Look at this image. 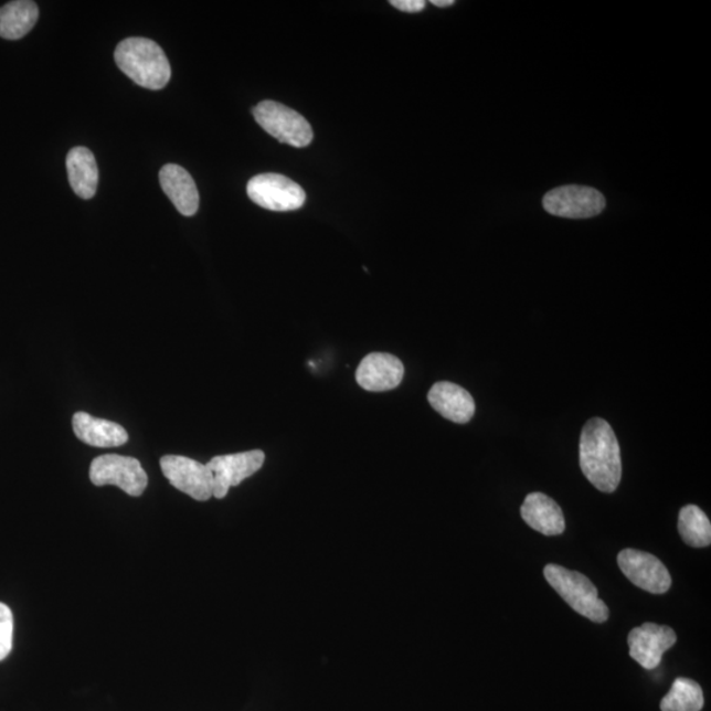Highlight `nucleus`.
Wrapping results in <instances>:
<instances>
[{"label": "nucleus", "instance_id": "f257e3e1", "mask_svg": "<svg viewBox=\"0 0 711 711\" xmlns=\"http://www.w3.org/2000/svg\"><path fill=\"white\" fill-rule=\"evenodd\" d=\"M580 467L594 488L613 494L622 478L620 447L614 429L604 420L586 422L580 437Z\"/></svg>", "mask_w": 711, "mask_h": 711}, {"label": "nucleus", "instance_id": "f03ea898", "mask_svg": "<svg viewBox=\"0 0 711 711\" xmlns=\"http://www.w3.org/2000/svg\"><path fill=\"white\" fill-rule=\"evenodd\" d=\"M119 70L135 84L149 91H161L172 77L169 61L160 45L144 38H129L116 46Z\"/></svg>", "mask_w": 711, "mask_h": 711}, {"label": "nucleus", "instance_id": "7ed1b4c3", "mask_svg": "<svg viewBox=\"0 0 711 711\" xmlns=\"http://www.w3.org/2000/svg\"><path fill=\"white\" fill-rule=\"evenodd\" d=\"M544 577L574 612L596 624L608 619V607L599 598L597 587L583 573L549 564L544 569Z\"/></svg>", "mask_w": 711, "mask_h": 711}, {"label": "nucleus", "instance_id": "20e7f679", "mask_svg": "<svg viewBox=\"0 0 711 711\" xmlns=\"http://www.w3.org/2000/svg\"><path fill=\"white\" fill-rule=\"evenodd\" d=\"M258 126L279 142L305 148L314 139L312 128L303 115L277 102L264 100L253 108Z\"/></svg>", "mask_w": 711, "mask_h": 711}, {"label": "nucleus", "instance_id": "39448f33", "mask_svg": "<svg viewBox=\"0 0 711 711\" xmlns=\"http://www.w3.org/2000/svg\"><path fill=\"white\" fill-rule=\"evenodd\" d=\"M91 480L95 487L115 485L132 497H140L148 487V476L140 461L120 455H104L93 460Z\"/></svg>", "mask_w": 711, "mask_h": 711}, {"label": "nucleus", "instance_id": "423d86ee", "mask_svg": "<svg viewBox=\"0 0 711 711\" xmlns=\"http://www.w3.org/2000/svg\"><path fill=\"white\" fill-rule=\"evenodd\" d=\"M247 193L257 206L279 213L298 210L306 202L305 190L297 182L276 173L253 177L247 184Z\"/></svg>", "mask_w": 711, "mask_h": 711}, {"label": "nucleus", "instance_id": "0eeeda50", "mask_svg": "<svg viewBox=\"0 0 711 711\" xmlns=\"http://www.w3.org/2000/svg\"><path fill=\"white\" fill-rule=\"evenodd\" d=\"M605 197L598 190L581 184L556 188L543 198L546 213L566 219L597 216L605 210Z\"/></svg>", "mask_w": 711, "mask_h": 711}, {"label": "nucleus", "instance_id": "6e6552de", "mask_svg": "<svg viewBox=\"0 0 711 711\" xmlns=\"http://www.w3.org/2000/svg\"><path fill=\"white\" fill-rule=\"evenodd\" d=\"M160 465L170 485L182 494L200 502L209 501L214 497L213 476L208 465L177 455L163 456Z\"/></svg>", "mask_w": 711, "mask_h": 711}, {"label": "nucleus", "instance_id": "1a4fd4ad", "mask_svg": "<svg viewBox=\"0 0 711 711\" xmlns=\"http://www.w3.org/2000/svg\"><path fill=\"white\" fill-rule=\"evenodd\" d=\"M265 454L255 449L248 453L216 456L206 465L213 476V494L217 499L229 495L231 488L237 487L248 477L263 468Z\"/></svg>", "mask_w": 711, "mask_h": 711}, {"label": "nucleus", "instance_id": "9d476101", "mask_svg": "<svg viewBox=\"0 0 711 711\" xmlns=\"http://www.w3.org/2000/svg\"><path fill=\"white\" fill-rule=\"evenodd\" d=\"M618 565L625 576L640 590L652 594H665L672 585L667 566L651 553L627 549L619 553Z\"/></svg>", "mask_w": 711, "mask_h": 711}, {"label": "nucleus", "instance_id": "9b49d317", "mask_svg": "<svg viewBox=\"0 0 711 711\" xmlns=\"http://www.w3.org/2000/svg\"><path fill=\"white\" fill-rule=\"evenodd\" d=\"M676 641V633L671 627L649 622L634 628L627 639L632 658L648 671L659 667L662 655L672 648Z\"/></svg>", "mask_w": 711, "mask_h": 711}, {"label": "nucleus", "instance_id": "f8f14e48", "mask_svg": "<svg viewBox=\"0 0 711 711\" xmlns=\"http://www.w3.org/2000/svg\"><path fill=\"white\" fill-rule=\"evenodd\" d=\"M405 374L402 361L391 353L367 354L355 371V381L368 392H388L399 388Z\"/></svg>", "mask_w": 711, "mask_h": 711}, {"label": "nucleus", "instance_id": "ddd939ff", "mask_svg": "<svg viewBox=\"0 0 711 711\" xmlns=\"http://www.w3.org/2000/svg\"><path fill=\"white\" fill-rule=\"evenodd\" d=\"M428 402L443 418L465 425L476 413L474 396L453 382H437L428 392Z\"/></svg>", "mask_w": 711, "mask_h": 711}, {"label": "nucleus", "instance_id": "4468645a", "mask_svg": "<svg viewBox=\"0 0 711 711\" xmlns=\"http://www.w3.org/2000/svg\"><path fill=\"white\" fill-rule=\"evenodd\" d=\"M521 516L531 529L545 537L562 535L565 530L563 510L551 497L538 491L526 497Z\"/></svg>", "mask_w": 711, "mask_h": 711}, {"label": "nucleus", "instance_id": "2eb2a0df", "mask_svg": "<svg viewBox=\"0 0 711 711\" xmlns=\"http://www.w3.org/2000/svg\"><path fill=\"white\" fill-rule=\"evenodd\" d=\"M160 183L169 200L184 216H193L200 209V193L188 172L176 163H168L160 170Z\"/></svg>", "mask_w": 711, "mask_h": 711}, {"label": "nucleus", "instance_id": "dca6fc26", "mask_svg": "<svg viewBox=\"0 0 711 711\" xmlns=\"http://www.w3.org/2000/svg\"><path fill=\"white\" fill-rule=\"evenodd\" d=\"M73 429L81 442L92 447L114 448L128 442L127 431L118 423L94 418L84 412L74 414Z\"/></svg>", "mask_w": 711, "mask_h": 711}, {"label": "nucleus", "instance_id": "f3484780", "mask_svg": "<svg viewBox=\"0 0 711 711\" xmlns=\"http://www.w3.org/2000/svg\"><path fill=\"white\" fill-rule=\"evenodd\" d=\"M66 169L74 193L82 200H92L97 193L99 181L97 160L92 150L73 148L66 157Z\"/></svg>", "mask_w": 711, "mask_h": 711}, {"label": "nucleus", "instance_id": "a211bd4d", "mask_svg": "<svg viewBox=\"0 0 711 711\" xmlns=\"http://www.w3.org/2000/svg\"><path fill=\"white\" fill-rule=\"evenodd\" d=\"M39 7L30 0H18L0 9V38L19 40L38 23Z\"/></svg>", "mask_w": 711, "mask_h": 711}, {"label": "nucleus", "instance_id": "6ab92c4d", "mask_svg": "<svg viewBox=\"0 0 711 711\" xmlns=\"http://www.w3.org/2000/svg\"><path fill=\"white\" fill-rule=\"evenodd\" d=\"M705 705V697L699 682L679 677L672 683L671 690L661 700V711H701Z\"/></svg>", "mask_w": 711, "mask_h": 711}, {"label": "nucleus", "instance_id": "aec40b11", "mask_svg": "<svg viewBox=\"0 0 711 711\" xmlns=\"http://www.w3.org/2000/svg\"><path fill=\"white\" fill-rule=\"evenodd\" d=\"M679 532L683 542L693 549H705L711 543V524L699 506L688 505L680 510Z\"/></svg>", "mask_w": 711, "mask_h": 711}, {"label": "nucleus", "instance_id": "412c9836", "mask_svg": "<svg viewBox=\"0 0 711 711\" xmlns=\"http://www.w3.org/2000/svg\"><path fill=\"white\" fill-rule=\"evenodd\" d=\"M12 646L13 615L9 606L0 603V661L11 654Z\"/></svg>", "mask_w": 711, "mask_h": 711}, {"label": "nucleus", "instance_id": "4be33fe9", "mask_svg": "<svg viewBox=\"0 0 711 711\" xmlns=\"http://www.w3.org/2000/svg\"><path fill=\"white\" fill-rule=\"evenodd\" d=\"M391 4L395 7L396 10L416 13L425 10L426 2L425 0H392Z\"/></svg>", "mask_w": 711, "mask_h": 711}, {"label": "nucleus", "instance_id": "5701e85b", "mask_svg": "<svg viewBox=\"0 0 711 711\" xmlns=\"http://www.w3.org/2000/svg\"><path fill=\"white\" fill-rule=\"evenodd\" d=\"M431 3L436 7H449L455 4L454 0H431Z\"/></svg>", "mask_w": 711, "mask_h": 711}]
</instances>
